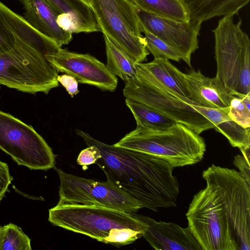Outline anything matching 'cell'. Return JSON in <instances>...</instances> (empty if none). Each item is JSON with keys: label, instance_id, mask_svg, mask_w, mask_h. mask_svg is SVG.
I'll return each instance as SVG.
<instances>
[{"label": "cell", "instance_id": "6da1fadb", "mask_svg": "<svg viewBox=\"0 0 250 250\" xmlns=\"http://www.w3.org/2000/svg\"><path fill=\"white\" fill-rule=\"evenodd\" d=\"M88 146H96L101 157L96 162L107 180L136 200L142 208L157 211L175 207L179 185L173 167L164 159L149 154L102 143L76 130Z\"/></svg>", "mask_w": 250, "mask_h": 250}, {"label": "cell", "instance_id": "7a4b0ae2", "mask_svg": "<svg viewBox=\"0 0 250 250\" xmlns=\"http://www.w3.org/2000/svg\"><path fill=\"white\" fill-rule=\"evenodd\" d=\"M53 225L116 247L143 237V223L129 213L94 206H56L49 210Z\"/></svg>", "mask_w": 250, "mask_h": 250}, {"label": "cell", "instance_id": "3957f363", "mask_svg": "<svg viewBox=\"0 0 250 250\" xmlns=\"http://www.w3.org/2000/svg\"><path fill=\"white\" fill-rule=\"evenodd\" d=\"M14 34V46L0 54V84L23 92L48 94L59 86V72L45 57L50 49Z\"/></svg>", "mask_w": 250, "mask_h": 250}, {"label": "cell", "instance_id": "277c9868", "mask_svg": "<svg viewBox=\"0 0 250 250\" xmlns=\"http://www.w3.org/2000/svg\"><path fill=\"white\" fill-rule=\"evenodd\" d=\"M113 145L158 157L173 167L195 164L206 151L203 138L179 123L159 129L137 126Z\"/></svg>", "mask_w": 250, "mask_h": 250}, {"label": "cell", "instance_id": "5b68a950", "mask_svg": "<svg viewBox=\"0 0 250 250\" xmlns=\"http://www.w3.org/2000/svg\"><path fill=\"white\" fill-rule=\"evenodd\" d=\"M234 16H224L212 30L215 78L231 94L241 97L250 93V41L241 28V20L234 23Z\"/></svg>", "mask_w": 250, "mask_h": 250}, {"label": "cell", "instance_id": "8992f818", "mask_svg": "<svg viewBox=\"0 0 250 250\" xmlns=\"http://www.w3.org/2000/svg\"><path fill=\"white\" fill-rule=\"evenodd\" d=\"M186 216L202 250H239L233 228L212 186L207 185L194 196Z\"/></svg>", "mask_w": 250, "mask_h": 250}, {"label": "cell", "instance_id": "52a82bcc", "mask_svg": "<svg viewBox=\"0 0 250 250\" xmlns=\"http://www.w3.org/2000/svg\"><path fill=\"white\" fill-rule=\"evenodd\" d=\"M137 67L136 77L125 83L123 94L126 98L151 107L199 135L213 128L210 121L190 104L170 93L166 86L141 63H137Z\"/></svg>", "mask_w": 250, "mask_h": 250}, {"label": "cell", "instance_id": "ba28073f", "mask_svg": "<svg viewBox=\"0 0 250 250\" xmlns=\"http://www.w3.org/2000/svg\"><path fill=\"white\" fill-rule=\"evenodd\" d=\"M103 34L106 35L135 62L149 54L142 35L135 6L129 0H90Z\"/></svg>", "mask_w": 250, "mask_h": 250}, {"label": "cell", "instance_id": "9c48e42d", "mask_svg": "<svg viewBox=\"0 0 250 250\" xmlns=\"http://www.w3.org/2000/svg\"><path fill=\"white\" fill-rule=\"evenodd\" d=\"M217 190L233 228L239 250H250V185L234 169L212 165L203 172Z\"/></svg>", "mask_w": 250, "mask_h": 250}, {"label": "cell", "instance_id": "30bf717a", "mask_svg": "<svg viewBox=\"0 0 250 250\" xmlns=\"http://www.w3.org/2000/svg\"><path fill=\"white\" fill-rule=\"evenodd\" d=\"M0 149L18 165L30 169L54 168L55 155L44 139L31 125L0 110Z\"/></svg>", "mask_w": 250, "mask_h": 250}, {"label": "cell", "instance_id": "8fae6325", "mask_svg": "<svg viewBox=\"0 0 250 250\" xmlns=\"http://www.w3.org/2000/svg\"><path fill=\"white\" fill-rule=\"evenodd\" d=\"M55 169L60 180L57 206H94L129 213H136L142 208L136 200L107 180L98 181Z\"/></svg>", "mask_w": 250, "mask_h": 250}, {"label": "cell", "instance_id": "7c38bea8", "mask_svg": "<svg viewBox=\"0 0 250 250\" xmlns=\"http://www.w3.org/2000/svg\"><path fill=\"white\" fill-rule=\"evenodd\" d=\"M141 26L174 48L191 67V57L198 48L201 22L181 21L158 16L136 7Z\"/></svg>", "mask_w": 250, "mask_h": 250}, {"label": "cell", "instance_id": "4fadbf2b", "mask_svg": "<svg viewBox=\"0 0 250 250\" xmlns=\"http://www.w3.org/2000/svg\"><path fill=\"white\" fill-rule=\"evenodd\" d=\"M45 57L58 72L74 77L79 83L111 92L117 87L116 76L106 65L89 54L78 53L60 47Z\"/></svg>", "mask_w": 250, "mask_h": 250}, {"label": "cell", "instance_id": "5bb4252c", "mask_svg": "<svg viewBox=\"0 0 250 250\" xmlns=\"http://www.w3.org/2000/svg\"><path fill=\"white\" fill-rule=\"evenodd\" d=\"M144 225L143 237L156 250H202L188 227L173 222L156 221L145 215L132 213Z\"/></svg>", "mask_w": 250, "mask_h": 250}, {"label": "cell", "instance_id": "9a60e30c", "mask_svg": "<svg viewBox=\"0 0 250 250\" xmlns=\"http://www.w3.org/2000/svg\"><path fill=\"white\" fill-rule=\"evenodd\" d=\"M24 19L33 28L62 47L73 39L72 33L62 28L59 14L46 0H21Z\"/></svg>", "mask_w": 250, "mask_h": 250}, {"label": "cell", "instance_id": "2e32d148", "mask_svg": "<svg viewBox=\"0 0 250 250\" xmlns=\"http://www.w3.org/2000/svg\"><path fill=\"white\" fill-rule=\"evenodd\" d=\"M184 78L192 100L197 105L212 108H227L234 96L215 77L210 78L200 71L191 70Z\"/></svg>", "mask_w": 250, "mask_h": 250}, {"label": "cell", "instance_id": "e0dca14e", "mask_svg": "<svg viewBox=\"0 0 250 250\" xmlns=\"http://www.w3.org/2000/svg\"><path fill=\"white\" fill-rule=\"evenodd\" d=\"M190 105L210 121L213 128L225 136L232 146L238 147L242 154L250 151V128H244L233 121L228 114L229 107L212 108Z\"/></svg>", "mask_w": 250, "mask_h": 250}, {"label": "cell", "instance_id": "ac0fdd59", "mask_svg": "<svg viewBox=\"0 0 250 250\" xmlns=\"http://www.w3.org/2000/svg\"><path fill=\"white\" fill-rule=\"evenodd\" d=\"M250 0H181L191 20L202 22L213 17L235 15Z\"/></svg>", "mask_w": 250, "mask_h": 250}, {"label": "cell", "instance_id": "d6986e66", "mask_svg": "<svg viewBox=\"0 0 250 250\" xmlns=\"http://www.w3.org/2000/svg\"><path fill=\"white\" fill-rule=\"evenodd\" d=\"M141 64L165 86L193 102L184 81V73L174 66L168 59L154 58L149 62Z\"/></svg>", "mask_w": 250, "mask_h": 250}, {"label": "cell", "instance_id": "ffe728a7", "mask_svg": "<svg viewBox=\"0 0 250 250\" xmlns=\"http://www.w3.org/2000/svg\"><path fill=\"white\" fill-rule=\"evenodd\" d=\"M103 35L107 58L106 65L108 69L125 83L136 77L137 63L106 35Z\"/></svg>", "mask_w": 250, "mask_h": 250}, {"label": "cell", "instance_id": "44dd1931", "mask_svg": "<svg viewBox=\"0 0 250 250\" xmlns=\"http://www.w3.org/2000/svg\"><path fill=\"white\" fill-rule=\"evenodd\" d=\"M136 7L151 14L181 21L190 20L181 0H129Z\"/></svg>", "mask_w": 250, "mask_h": 250}, {"label": "cell", "instance_id": "7402d4cb", "mask_svg": "<svg viewBox=\"0 0 250 250\" xmlns=\"http://www.w3.org/2000/svg\"><path fill=\"white\" fill-rule=\"evenodd\" d=\"M125 104L133 114L137 126L150 129H165L177 123L151 107L135 100L126 98Z\"/></svg>", "mask_w": 250, "mask_h": 250}, {"label": "cell", "instance_id": "603a6c76", "mask_svg": "<svg viewBox=\"0 0 250 250\" xmlns=\"http://www.w3.org/2000/svg\"><path fill=\"white\" fill-rule=\"evenodd\" d=\"M31 240L21 228L9 223L0 228V250H31Z\"/></svg>", "mask_w": 250, "mask_h": 250}, {"label": "cell", "instance_id": "cb8c5ba5", "mask_svg": "<svg viewBox=\"0 0 250 250\" xmlns=\"http://www.w3.org/2000/svg\"><path fill=\"white\" fill-rule=\"evenodd\" d=\"M57 13L69 17L75 22L83 20L89 7L81 0H46Z\"/></svg>", "mask_w": 250, "mask_h": 250}, {"label": "cell", "instance_id": "d4e9b609", "mask_svg": "<svg viewBox=\"0 0 250 250\" xmlns=\"http://www.w3.org/2000/svg\"><path fill=\"white\" fill-rule=\"evenodd\" d=\"M141 32L145 34L146 48L154 58H165L176 62L181 60L178 52L166 42L141 26Z\"/></svg>", "mask_w": 250, "mask_h": 250}, {"label": "cell", "instance_id": "484cf974", "mask_svg": "<svg viewBox=\"0 0 250 250\" xmlns=\"http://www.w3.org/2000/svg\"><path fill=\"white\" fill-rule=\"evenodd\" d=\"M229 117L244 128L250 127V93L241 97L234 96L228 111Z\"/></svg>", "mask_w": 250, "mask_h": 250}, {"label": "cell", "instance_id": "4316f807", "mask_svg": "<svg viewBox=\"0 0 250 250\" xmlns=\"http://www.w3.org/2000/svg\"><path fill=\"white\" fill-rule=\"evenodd\" d=\"M15 43V35L0 12V54L10 50Z\"/></svg>", "mask_w": 250, "mask_h": 250}, {"label": "cell", "instance_id": "83f0119b", "mask_svg": "<svg viewBox=\"0 0 250 250\" xmlns=\"http://www.w3.org/2000/svg\"><path fill=\"white\" fill-rule=\"evenodd\" d=\"M101 157L99 149L94 145L88 146L79 153L77 163L83 167L96 164V161Z\"/></svg>", "mask_w": 250, "mask_h": 250}, {"label": "cell", "instance_id": "f1b7e54d", "mask_svg": "<svg viewBox=\"0 0 250 250\" xmlns=\"http://www.w3.org/2000/svg\"><path fill=\"white\" fill-rule=\"evenodd\" d=\"M13 179L7 164L0 160V204Z\"/></svg>", "mask_w": 250, "mask_h": 250}, {"label": "cell", "instance_id": "f546056e", "mask_svg": "<svg viewBox=\"0 0 250 250\" xmlns=\"http://www.w3.org/2000/svg\"><path fill=\"white\" fill-rule=\"evenodd\" d=\"M57 80L72 97L79 93L78 82L74 77L64 73L58 75Z\"/></svg>", "mask_w": 250, "mask_h": 250}, {"label": "cell", "instance_id": "4dcf8cb0", "mask_svg": "<svg viewBox=\"0 0 250 250\" xmlns=\"http://www.w3.org/2000/svg\"><path fill=\"white\" fill-rule=\"evenodd\" d=\"M234 165L239 170V173L250 185V167L248 163L243 156L237 155L234 157Z\"/></svg>", "mask_w": 250, "mask_h": 250}, {"label": "cell", "instance_id": "1f68e13d", "mask_svg": "<svg viewBox=\"0 0 250 250\" xmlns=\"http://www.w3.org/2000/svg\"><path fill=\"white\" fill-rule=\"evenodd\" d=\"M81 0L83 1V2H84L85 3H86L87 5L90 6V0Z\"/></svg>", "mask_w": 250, "mask_h": 250}, {"label": "cell", "instance_id": "d6a6232c", "mask_svg": "<svg viewBox=\"0 0 250 250\" xmlns=\"http://www.w3.org/2000/svg\"><path fill=\"white\" fill-rule=\"evenodd\" d=\"M1 86L0 85V91Z\"/></svg>", "mask_w": 250, "mask_h": 250}, {"label": "cell", "instance_id": "836d02e7", "mask_svg": "<svg viewBox=\"0 0 250 250\" xmlns=\"http://www.w3.org/2000/svg\"><path fill=\"white\" fill-rule=\"evenodd\" d=\"M1 226H0V228Z\"/></svg>", "mask_w": 250, "mask_h": 250}]
</instances>
